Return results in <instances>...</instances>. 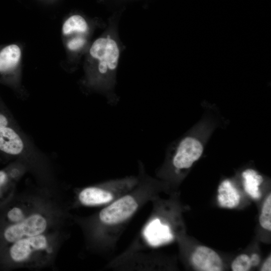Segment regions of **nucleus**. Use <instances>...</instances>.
<instances>
[{
	"label": "nucleus",
	"mask_w": 271,
	"mask_h": 271,
	"mask_svg": "<svg viewBox=\"0 0 271 271\" xmlns=\"http://www.w3.org/2000/svg\"><path fill=\"white\" fill-rule=\"evenodd\" d=\"M120 54L119 43L111 30L96 39L89 49L87 58L91 80L106 92L114 87Z\"/></svg>",
	"instance_id": "nucleus-1"
},
{
	"label": "nucleus",
	"mask_w": 271,
	"mask_h": 271,
	"mask_svg": "<svg viewBox=\"0 0 271 271\" xmlns=\"http://www.w3.org/2000/svg\"><path fill=\"white\" fill-rule=\"evenodd\" d=\"M139 204L137 198L130 194L118 198L103 208L99 213L100 221L106 225L123 223L137 210Z\"/></svg>",
	"instance_id": "nucleus-2"
},
{
	"label": "nucleus",
	"mask_w": 271,
	"mask_h": 271,
	"mask_svg": "<svg viewBox=\"0 0 271 271\" xmlns=\"http://www.w3.org/2000/svg\"><path fill=\"white\" fill-rule=\"evenodd\" d=\"M48 226L46 217L40 213L28 215L22 221L10 224L4 230V239L12 243L22 238L44 233Z\"/></svg>",
	"instance_id": "nucleus-3"
},
{
	"label": "nucleus",
	"mask_w": 271,
	"mask_h": 271,
	"mask_svg": "<svg viewBox=\"0 0 271 271\" xmlns=\"http://www.w3.org/2000/svg\"><path fill=\"white\" fill-rule=\"evenodd\" d=\"M49 247V239L43 233L11 243L9 253L13 261L20 263L29 259L35 252L46 250Z\"/></svg>",
	"instance_id": "nucleus-4"
},
{
	"label": "nucleus",
	"mask_w": 271,
	"mask_h": 271,
	"mask_svg": "<svg viewBox=\"0 0 271 271\" xmlns=\"http://www.w3.org/2000/svg\"><path fill=\"white\" fill-rule=\"evenodd\" d=\"M203 147L197 139L187 137L181 141L172 160L176 170L189 168L201 156Z\"/></svg>",
	"instance_id": "nucleus-5"
},
{
	"label": "nucleus",
	"mask_w": 271,
	"mask_h": 271,
	"mask_svg": "<svg viewBox=\"0 0 271 271\" xmlns=\"http://www.w3.org/2000/svg\"><path fill=\"white\" fill-rule=\"evenodd\" d=\"M115 181L106 183L105 187L91 186L82 190L78 195L79 202L86 206H96L110 203L115 196L110 190Z\"/></svg>",
	"instance_id": "nucleus-6"
},
{
	"label": "nucleus",
	"mask_w": 271,
	"mask_h": 271,
	"mask_svg": "<svg viewBox=\"0 0 271 271\" xmlns=\"http://www.w3.org/2000/svg\"><path fill=\"white\" fill-rule=\"evenodd\" d=\"M194 266L202 271H220L222 262L218 254L213 249L204 246L197 247L192 256Z\"/></svg>",
	"instance_id": "nucleus-7"
},
{
	"label": "nucleus",
	"mask_w": 271,
	"mask_h": 271,
	"mask_svg": "<svg viewBox=\"0 0 271 271\" xmlns=\"http://www.w3.org/2000/svg\"><path fill=\"white\" fill-rule=\"evenodd\" d=\"M144 234L149 244L153 246L169 242L173 239L169 226L162 223L158 218L154 219L148 223L145 228Z\"/></svg>",
	"instance_id": "nucleus-8"
},
{
	"label": "nucleus",
	"mask_w": 271,
	"mask_h": 271,
	"mask_svg": "<svg viewBox=\"0 0 271 271\" xmlns=\"http://www.w3.org/2000/svg\"><path fill=\"white\" fill-rule=\"evenodd\" d=\"M22 58V50L17 44H11L0 48V74L6 76L18 67Z\"/></svg>",
	"instance_id": "nucleus-9"
},
{
	"label": "nucleus",
	"mask_w": 271,
	"mask_h": 271,
	"mask_svg": "<svg viewBox=\"0 0 271 271\" xmlns=\"http://www.w3.org/2000/svg\"><path fill=\"white\" fill-rule=\"evenodd\" d=\"M24 144L19 135L9 126L0 128V151L12 155L20 154Z\"/></svg>",
	"instance_id": "nucleus-10"
},
{
	"label": "nucleus",
	"mask_w": 271,
	"mask_h": 271,
	"mask_svg": "<svg viewBox=\"0 0 271 271\" xmlns=\"http://www.w3.org/2000/svg\"><path fill=\"white\" fill-rule=\"evenodd\" d=\"M218 201L222 207L232 208L238 205L240 196L229 180L222 182L218 187Z\"/></svg>",
	"instance_id": "nucleus-11"
},
{
	"label": "nucleus",
	"mask_w": 271,
	"mask_h": 271,
	"mask_svg": "<svg viewBox=\"0 0 271 271\" xmlns=\"http://www.w3.org/2000/svg\"><path fill=\"white\" fill-rule=\"evenodd\" d=\"M89 31V25L86 20L79 15H73L63 23L62 32L64 36H85Z\"/></svg>",
	"instance_id": "nucleus-12"
},
{
	"label": "nucleus",
	"mask_w": 271,
	"mask_h": 271,
	"mask_svg": "<svg viewBox=\"0 0 271 271\" xmlns=\"http://www.w3.org/2000/svg\"><path fill=\"white\" fill-rule=\"evenodd\" d=\"M242 176L244 179L243 186L245 192L253 198H260L261 194L258 186L263 182L262 176L251 169L243 172Z\"/></svg>",
	"instance_id": "nucleus-13"
},
{
	"label": "nucleus",
	"mask_w": 271,
	"mask_h": 271,
	"mask_svg": "<svg viewBox=\"0 0 271 271\" xmlns=\"http://www.w3.org/2000/svg\"><path fill=\"white\" fill-rule=\"evenodd\" d=\"M260 225L267 230H271V195L266 198L262 206L259 216Z\"/></svg>",
	"instance_id": "nucleus-14"
},
{
	"label": "nucleus",
	"mask_w": 271,
	"mask_h": 271,
	"mask_svg": "<svg viewBox=\"0 0 271 271\" xmlns=\"http://www.w3.org/2000/svg\"><path fill=\"white\" fill-rule=\"evenodd\" d=\"M251 266L250 257L245 254L237 256L231 264V268L233 271H247Z\"/></svg>",
	"instance_id": "nucleus-15"
},
{
	"label": "nucleus",
	"mask_w": 271,
	"mask_h": 271,
	"mask_svg": "<svg viewBox=\"0 0 271 271\" xmlns=\"http://www.w3.org/2000/svg\"><path fill=\"white\" fill-rule=\"evenodd\" d=\"M87 43L85 36L76 35L71 36L66 42L67 49L71 52H78L81 50Z\"/></svg>",
	"instance_id": "nucleus-16"
},
{
	"label": "nucleus",
	"mask_w": 271,
	"mask_h": 271,
	"mask_svg": "<svg viewBox=\"0 0 271 271\" xmlns=\"http://www.w3.org/2000/svg\"><path fill=\"white\" fill-rule=\"evenodd\" d=\"M28 215L24 209L15 206L7 212L6 217L10 224H15L22 221Z\"/></svg>",
	"instance_id": "nucleus-17"
},
{
	"label": "nucleus",
	"mask_w": 271,
	"mask_h": 271,
	"mask_svg": "<svg viewBox=\"0 0 271 271\" xmlns=\"http://www.w3.org/2000/svg\"><path fill=\"white\" fill-rule=\"evenodd\" d=\"M8 181V175L4 171H0V192Z\"/></svg>",
	"instance_id": "nucleus-18"
},
{
	"label": "nucleus",
	"mask_w": 271,
	"mask_h": 271,
	"mask_svg": "<svg viewBox=\"0 0 271 271\" xmlns=\"http://www.w3.org/2000/svg\"><path fill=\"white\" fill-rule=\"evenodd\" d=\"M262 271H270L271 270V257L270 256L268 257L266 260L263 263L261 268Z\"/></svg>",
	"instance_id": "nucleus-19"
},
{
	"label": "nucleus",
	"mask_w": 271,
	"mask_h": 271,
	"mask_svg": "<svg viewBox=\"0 0 271 271\" xmlns=\"http://www.w3.org/2000/svg\"><path fill=\"white\" fill-rule=\"evenodd\" d=\"M9 125V120L7 117L0 112V128Z\"/></svg>",
	"instance_id": "nucleus-20"
},
{
	"label": "nucleus",
	"mask_w": 271,
	"mask_h": 271,
	"mask_svg": "<svg viewBox=\"0 0 271 271\" xmlns=\"http://www.w3.org/2000/svg\"><path fill=\"white\" fill-rule=\"evenodd\" d=\"M250 258L252 266H256L260 262L259 256L256 253L252 254Z\"/></svg>",
	"instance_id": "nucleus-21"
}]
</instances>
